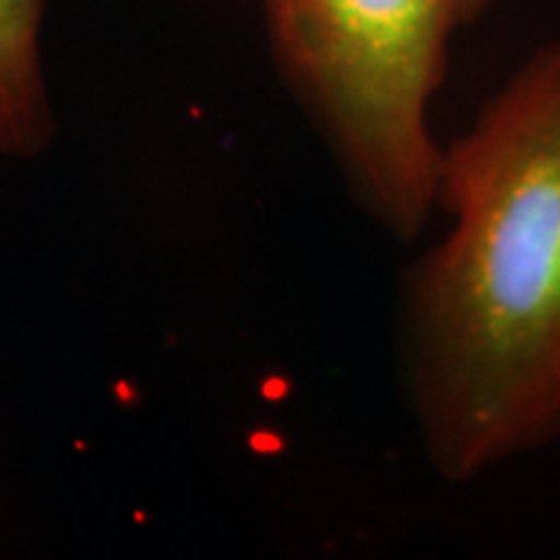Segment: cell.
Segmentation results:
<instances>
[{"label": "cell", "instance_id": "6da1fadb", "mask_svg": "<svg viewBox=\"0 0 560 560\" xmlns=\"http://www.w3.org/2000/svg\"><path fill=\"white\" fill-rule=\"evenodd\" d=\"M450 229L408 265L397 363L431 470L470 482L560 441V37L439 149Z\"/></svg>", "mask_w": 560, "mask_h": 560}, {"label": "cell", "instance_id": "7a4b0ae2", "mask_svg": "<svg viewBox=\"0 0 560 560\" xmlns=\"http://www.w3.org/2000/svg\"><path fill=\"white\" fill-rule=\"evenodd\" d=\"M493 0H260L285 91L350 198L392 240L416 242L436 208L431 102L454 34Z\"/></svg>", "mask_w": 560, "mask_h": 560}, {"label": "cell", "instance_id": "3957f363", "mask_svg": "<svg viewBox=\"0 0 560 560\" xmlns=\"http://www.w3.org/2000/svg\"><path fill=\"white\" fill-rule=\"evenodd\" d=\"M45 0H0V145L32 153L50 132L39 62Z\"/></svg>", "mask_w": 560, "mask_h": 560}]
</instances>
